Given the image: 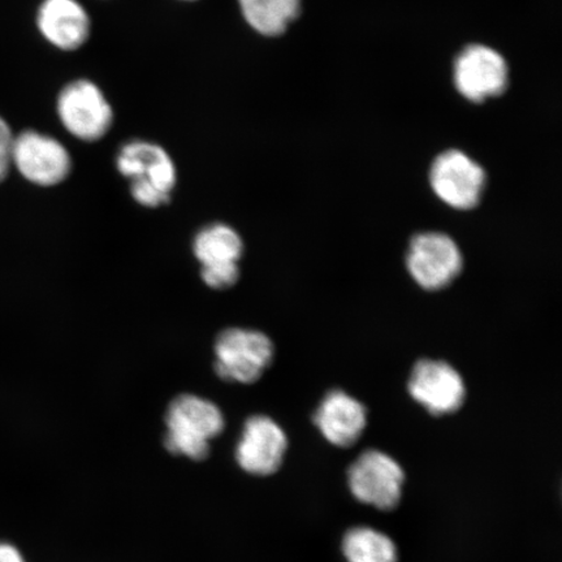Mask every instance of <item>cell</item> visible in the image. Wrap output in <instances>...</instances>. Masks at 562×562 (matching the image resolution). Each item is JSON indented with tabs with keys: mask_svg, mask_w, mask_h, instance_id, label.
<instances>
[{
	"mask_svg": "<svg viewBox=\"0 0 562 562\" xmlns=\"http://www.w3.org/2000/svg\"><path fill=\"white\" fill-rule=\"evenodd\" d=\"M115 161L117 171L131 181V194L140 206L167 205L178 182V170L165 147L132 139L119 149Z\"/></svg>",
	"mask_w": 562,
	"mask_h": 562,
	"instance_id": "6da1fadb",
	"label": "cell"
},
{
	"mask_svg": "<svg viewBox=\"0 0 562 562\" xmlns=\"http://www.w3.org/2000/svg\"><path fill=\"white\" fill-rule=\"evenodd\" d=\"M165 445L176 456L195 461L205 460L210 441L224 430L220 406L195 395L176 397L167 412Z\"/></svg>",
	"mask_w": 562,
	"mask_h": 562,
	"instance_id": "7a4b0ae2",
	"label": "cell"
},
{
	"mask_svg": "<svg viewBox=\"0 0 562 562\" xmlns=\"http://www.w3.org/2000/svg\"><path fill=\"white\" fill-rule=\"evenodd\" d=\"M56 114L70 136L95 143L112 128L114 109L95 82L80 79L70 81L56 98Z\"/></svg>",
	"mask_w": 562,
	"mask_h": 562,
	"instance_id": "3957f363",
	"label": "cell"
},
{
	"mask_svg": "<svg viewBox=\"0 0 562 562\" xmlns=\"http://www.w3.org/2000/svg\"><path fill=\"white\" fill-rule=\"evenodd\" d=\"M273 344L256 329L228 328L215 341V370L224 381L252 384L272 362Z\"/></svg>",
	"mask_w": 562,
	"mask_h": 562,
	"instance_id": "277c9868",
	"label": "cell"
},
{
	"mask_svg": "<svg viewBox=\"0 0 562 562\" xmlns=\"http://www.w3.org/2000/svg\"><path fill=\"white\" fill-rule=\"evenodd\" d=\"M406 267L422 290L440 291L459 278L463 257L452 237L442 232H422L407 248Z\"/></svg>",
	"mask_w": 562,
	"mask_h": 562,
	"instance_id": "5b68a950",
	"label": "cell"
},
{
	"mask_svg": "<svg viewBox=\"0 0 562 562\" xmlns=\"http://www.w3.org/2000/svg\"><path fill=\"white\" fill-rule=\"evenodd\" d=\"M12 167L34 186L54 187L72 171V158L59 139L26 130L13 138Z\"/></svg>",
	"mask_w": 562,
	"mask_h": 562,
	"instance_id": "8992f818",
	"label": "cell"
},
{
	"mask_svg": "<svg viewBox=\"0 0 562 562\" xmlns=\"http://www.w3.org/2000/svg\"><path fill=\"white\" fill-rule=\"evenodd\" d=\"M405 474L397 461L375 449L363 452L348 470V484L358 502L381 510L402 501Z\"/></svg>",
	"mask_w": 562,
	"mask_h": 562,
	"instance_id": "52a82bcc",
	"label": "cell"
},
{
	"mask_svg": "<svg viewBox=\"0 0 562 562\" xmlns=\"http://www.w3.org/2000/svg\"><path fill=\"white\" fill-rule=\"evenodd\" d=\"M486 179L482 166L460 150L441 153L430 170L434 193L456 210H472L480 205Z\"/></svg>",
	"mask_w": 562,
	"mask_h": 562,
	"instance_id": "ba28073f",
	"label": "cell"
},
{
	"mask_svg": "<svg viewBox=\"0 0 562 562\" xmlns=\"http://www.w3.org/2000/svg\"><path fill=\"white\" fill-rule=\"evenodd\" d=\"M407 391L432 416H447L460 409L467 397L465 382L451 363L420 360L412 370Z\"/></svg>",
	"mask_w": 562,
	"mask_h": 562,
	"instance_id": "9c48e42d",
	"label": "cell"
},
{
	"mask_svg": "<svg viewBox=\"0 0 562 562\" xmlns=\"http://www.w3.org/2000/svg\"><path fill=\"white\" fill-rule=\"evenodd\" d=\"M454 86L468 101L481 103L504 93L508 87L507 61L494 48L468 46L454 61Z\"/></svg>",
	"mask_w": 562,
	"mask_h": 562,
	"instance_id": "30bf717a",
	"label": "cell"
},
{
	"mask_svg": "<svg viewBox=\"0 0 562 562\" xmlns=\"http://www.w3.org/2000/svg\"><path fill=\"white\" fill-rule=\"evenodd\" d=\"M286 448V435L276 420L266 416H252L244 426L241 440L236 449V460L246 473L271 475L283 463Z\"/></svg>",
	"mask_w": 562,
	"mask_h": 562,
	"instance_id": "8fae6325",
	"label": "cell"
},
{
	"mask_svg": "<svg viewBox=\"0 0 562 562\" xmlns=\"http://www.w3.org/2000/svg\"><path fill=\"white\" fill-rule=\"evenodd\" d=\"M35 25L47 44L60 52H76L91 33L89 13L79 0H42Z\"/></svg>",
	"mask_w": 562,
	"mask_h": 562,
	"instance_id": "7c38bea8",
	"label": "cell"
},
{
	"mask_svg": "<svg viewBox=\"0 0 562 562\" xmlns=\"http://www.w3.org/2000/svg\"><path fill=\"white\" fill-rule=\"evenodd\" d=\"M314 424L333 446L349 448L367 428V407L347 392L334 390L323 397L314 414Z\"/></svg>",
	"mask_w": 562,
	"mask_h": 562,
	"instance_id": "4fadbf2b",
	"label": "cell"
},
{
	"mask_svg": "<svg viewBox=\"0 0 562 562\" xmlns=\"http://www.w3.org/2000/svg\"><path fill=\"white\" fill-rule=\"evenodd\" d=\"M245 23L265 37L284 34L301 13V0H237Z\"/></svg>",
	"mask_w": 562,
	"mask_h": 562,
	"instance_id": "5bb4252c",
	"label": "cell"
},
{
	"mask_svg": "<svg viewBox=\"0 0 562 562\" xmlns=\"http://www.w3.org/2000/svg\"><path fill=\"white\" fill-rule=\"evenodd\" d=\"M193 252L202 267L238 265L243 257L244 243L236 229L227 224L215 223L196 234Z\"/></svg>",
	"mask_w": 562,
	"mask_h": 562,
	"instance_id": "9a60e30c",
	"label": "cell"
},
{
	"mask_svg": "<svg viewBox=\"0 0 562 562\" xmlns=\"http://www.w3.org/2000/svg\"><path fill=\"white\" fill-rule=\"evenodd\" d=\"M348 562H397V548L385 533L371 527H355L342 540Z\"/></svg>",
	"mask_w": 562,
	"mask_h": 562,
	"instance_id": "2e32d148",
	"label": "cell"
},
{
	"mask_svg": "<svg viewBox=\"0 0 562 562\" xmlns=\"http://www.w3.org/2000/svg\"><path fill=\"white\" fill-rule=\"evenodd\" d=\"M201 277L205 284L213 290H227L237 283L240 278V269H238V265L202 267Z\"/></svg>",
	"mask_w": 562,
	"mask_h": 562,
	"instance_id": "e0dca14e",
	"label": "cell"
},
{
	"mask_svg": "<svg viewBox=\"0 0 562 562\" xmlns=\"http://www.w3.org/2000/svg\"><path fill=\"white\" fill-rule=\"evenodd\" d=\"M13 132L11 125L0 115V182H2L12 167Z\"/></svg>",
	"mask_w": 562,
	"mask_h": 562,
	"instance_id": "ac0fdd59",
	"label": "cell"
},
{
	"mask_svg": "<svg viewBox=\"0 0 562 562\" xmlns=\"http://www.w3.org/2000/svg\"><path fill=\"white\" fill-rule=\"evenodd\" d=\"M0 562H25L16 547L0 542Z\"/></svg>",
	"mask_w": 562,
	"mask_h": 562,
	"instance_id": "d6986e66",
	"label": "cell"
},
{
	"mask_svg": "<svg viewBox=\"0 0 562 562\" xmlns=\"http://www.w3.org/2000/svg\"><path fill=\"white\" fill-rule=\"evenodd\" d=\"M182 2H195V0H182Z\"/></svg>",
	"mask_w": 562,
	"mask_h": 562,
	"instance_id": "ffe728a7",
	"label": "cell"
}]
</instances>
